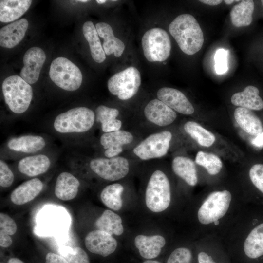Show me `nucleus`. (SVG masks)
I'll return each instance as SVG.
<instances>
[{"label": "nucleus", "instance_id": "obj_12", "mask_svg": "<svg viewBox=\"0 0 263 263\" xmlns=\"http://www.w3.org/2000/svg\"><path fill=\"white\" fill-rule=\"evenodd\" d=\"M85 244L91 253L106 257L116 249L117 243L112 235L102 230H95L85 237Z\"/></svg>", "mask_w": 263, "mask_h": 263}, {"label": "nucleus", "instance_id": "obj_51", "mask_svg": "<svg viewBox=\"0 0 263 263\" xmlns=\"http://www.w3.org/2000/svg\"><path fill=\"white\" fill-rule=\"evenodd\" d=\"M261 3H262V6H263V0H262L261 1Z\"/></svg>", "mask_w": 263, "mask_h": 263}, {"label": "nucleus", "instance_id": "obj_39", "mask_svg": "<svg viewBox=\"0 0 263 263\" xmlns=\"http://www.w3.org/2000/svg\"><path fill=\"white\" fill-rule=\"evenodd\" d=\"M17 226L15 221L7 214L0 213V231H3L9 235L15 234Z\"/></svg>", "mask_w": 263, "mask_h": 263}, {"label": "nucleus", "instance_id": "obj_20", "mask_svg": "<svg viewBox=\"0 0 263 263\" xmlns=\"http://www.w3.org/2000/svg\"><path fill=\"white\" fill-rule=\"evenodd\" d=\"M80 182L73 174L63 172L58 176L55 187L56 197L63 201L75 198L78 191Z\"/></svg>", "mask_w": 263, "mask_h": 263}, {"label": "nucleus", "instance_id": "obj_43", "mask_svg": "<svg viewBox=\"0 0 263 263\" xmlns=\"http://www.w3.org/2000/svg\"><path fill=\"white\" fill-rule=\"evenodd\" d=\"M199 1L208 5L215 6V5H219L221 3H222V0H199Z\"/></svg>", "mask_w": 263, "mask_h": 263}, {"label": "nucleus", "instance_id": "obj_9", "mask_svg": "<svg viewBox=\"0 0 263 263\" xmlns=\"http://www.w3.org/2000/svg\"><path fill=\"white\" fill-rule=\"evenodd\" d=\"M171 138V133L167 131L152 134L135 147L133 151L143 160L163 157L168 151Z\"/></svg>", "mask_w": 263, "mask_h": 263}, {"label": "nucleus", "instance_id": "obj_6", "mask_svg": "<svg viewBox=\"0 0 263 263\" xmlns=\"http://www.w3.org/2000/svg\"><path fill=\"white\" fill-rule=\"evenodd\" d=\"M141 43L144 55L150 62H163L170 56V39L163 29L153 28L148 30L143 35Z\"/></svg>", "mask_w": 263, "mask_h": 263}, {"label": "nucleus", "instance_id": "obj_27", "mask_svg": "<svg viewBox=\"0 0 263 263\" xmlns=\"http://www.w3.org/2000/svg\"><path fill=\"white\" fill-rule=\"evenodd\" d=\"M174 172L191 186H195L198 177L195 165L191 159L184 156H177L172 162Z\"/></svg>", "mask_w": 263, "mask_h": 263}, {"label": "nucleus", "instance_id": "obj_31", "mask_svg": "<svg viewBox=\"0 0 263 263\" xmlns=\"http://www.w3.org/2000/svg\"><path fill=\"white\" fill-rule=\"evenodd\" d=\"M122 222V219L118 214L110 210H106L96 220L95 225L98 230L112 235L119 236L124 231Z\"/></svg>", "mask_w": 263, "mask_h": 263}, {"label": "nucleus", "instance_id": "obj_42", "mask_svg": "<svg viewBox=\"0 0 263 263\" xmlns=\"http://www.w3.org/2000/svg\"><path fill=\"white\" fill-rule=\"evenodd\" d=\"M198 263H217L211 256L204 252H201L198 255Z\"/></svg>", "mask_w": 263, "mask_h": 263}, {"label": "nucleus", "instance_id": "obj_40", "mask_svg": "<svg viewBox=\"0 0 263 263\" xmlns=\"http://www.w3.org/2000/svg\"><path fill=\"white\" fill-rule=\"evenodd\" d=\"M45 263H68V262L60 255L49 252L46 256Z\"/></svg>", "mask_w": 263, "mask_h": 263}, {"label": "nucleus", "instance_id": "obj_13", "mask_svg": "<svg viewBox=\"0 0 263 263\" xmlns=\"http://www.w3.org/2000/svg\"><path fill=\"white\" fill-rule=\"evenodd\" d=\"M158 99L172 110L183 114L189 115L194 109L184 94L180 91L170 87H163L157 92Z\"/></svg>", "mask_w": 263, "mask_h": 263}, {"label": "nucleus", "instance_id": "obj_3", "mask_svg": "<svg viewBox=\"0 0 263 263\" xmlns=\"http://www.w3.org/2000/svg\"><path fill=\"white\" fill-rule=\"evenodd\" d=\"M95 120V114L91 109L79 107L58 114L54 122V128L62 133H80L89 131Z\"/></svg>", "mask_w": 263, "mask_h": 263}, {"label": "nucleus", "instance_id": "obj_8", "mask_svg": "<svg viewBox=\"0 0 263 263\" xmlns=\"http://www.w3.org/2000/svg\"><path fill=\"white\" fill-rule=\"evenodd\" d=\"M231 200V194L226 190L211 193L198 211L199 222L207 225L219 220L226 213Z\"/></svg>", "mask_w": 263, "mask_h": 263}, {"label": "nucleus", "instance_id": "obj_5", "mask_svg": "<svg viewBox=\"0 0 263 263\" xmlns=\"http://www.w3.org/2000/svg\"><path fill=\"white\" fill-rule=\"evenodd\" d=\"M49 76L56 85L68 91L77 90L82 81V75L78 67L64 57H58L52 61Z\"/></svg>", "mask_w": 263, "mask_h": 263}, {"label": "nucleus", "instance_id": "obj_4", "mask_svg": "<svg viewBox=\"0 0 263 263\" xmlns=\"http://www.w3.org/2000/svg\"><path fill=\"white\" fill-rule=\"evenodd\" d=\"M171 192L169 180L160 170L155 171L148 182L145 193L146 204L154 212L166 209L170 202Z\"/></svg>", "mask_w": 263, "mask_h": 263}, {"label": "nucleus", "instance_id": "obj_1", "mask_svg": "<svg viewBox=\"0 0 263 263\" xmlns=\"http://www.w3.org/2000/svg\"><path fill=\"white\" fill-rule=\"evenodd\" d=\"M169 30L181 50L187 55H194L202 47L203 33L198 21L191 15H179L170 23Z\"/></svg>", "mask_w": 263, "mask_h": 263}, {"label": "nucleus", "instance_id": "obj_37", "mask_svg": "<svg viewBox=\"0 0 263 263\" xmlns=\"http://www.w3.org/2000/svg\"><path fill=\"white\" fill-rule=\"evenodd\" d=\"M227 50L223 48L218 49L214 55L215 69L216 73L222 75L226 72L228 70L227 65Z\"/></svg>", "mask_w": 263, "mask_h": 263}, {"label": "nucleus", "instance_id": "obj_47", "mask_svg": "<svg viewBox=\"0 0 263 263\" xmlns=\"http://www.w3.org/2000/svg\"><path fill=\"white\" fill-rule=\"evenodd\" d=\"M143 263H161L157 261L148 260L144 261Z\"/></svg>", "mask_w": 263, "mask_h": 263}, {"label": "nucleus", "instance_id": "obj_10", "mask_svg": "<svg viewBox=\"0 0 263 263\" xmlns=\"http://www.w3.org/2000/svg\"><path fill=\"white\" fill-rule=\"evenodd\" d=\"M90 167L98 176L110 181L124 178L129 171L128 160L121 156L94 158L90 161Z\"/></svg>", "mask_w": 263, "mask_h": 263}, {"label": "nucleus", "instance_id": "obj_17", "mask_svg": "<svg viewBox=\"0 0 263 263\" xmlns=\"http://www.w3.org/2000/svg\"><path fill=\"white\" fill-rule=\"evenodd\" d=\"M43 187V184L39 179H30L13 190L10 195V200L17 205L26 204L35 199L40 193Z\"/></svg>", "mask_w": 263, "mask_h": 263}, {"label": "nucleus", "instance_id": "obj_22", "mask_svg": "<svg viewBox=\"0 0 263 263\" xmlns=\"http://www.w3.org/2000/svg\"><path fill=\"white\" fill-rule=\"evenodd\" d=\"M232 104L250 110H260L263 108V100L259 95L257 87L249 85L242 92L235 93L231 98Z\"/></svg>", "mask_w": 263, "mask_h": 263}, {"label": "nucleus", "instance_id": "obj_46", "mask_svg": "<svg viewBox=\"0 0 263 263\" xmlns=\"http://www.w3.org/2000/svg\"><path fill=\"white\" fill-rule=\"evenodd\" d=\"M241 1L240 0H224V2L226 4H230L234 2H238Z\"/></svg>", "mask_w": 263, "mask_h": 263}, {"label": "nucleus", "instance_id": "obj_11", "mask_svg": "<svg viewBox=\"0 0 263 263\" xmlns=\"http://www.w3.org/2000/svg\"><path fill=\"white\" fill-rule=\"evenodd\" d=\"M45 59V53L41 48L38 47L29 48L23 56L24 66L20 71V77L29 84L36 83Z\"/></svg>", "mask_w": 263, "mask_h": 263}, {"label": "nucleus", "instance_id": "obj_19", "mask_svg": "<svg viewBox=\"0 0 263 263\" xmlns=\"http://www.w3.org/2000/svg\"><path fill=\"white\" fill-rule=\"evenodd\" d=\"M166 244L165 238L160 235H138L134 239V244L140 255L147 259L157 257Z\"/></svg>", "mask_w": 263, "mask_h": 263}, {"label": "nucleus", "instance_id": "obj_28", "mask_svg": "<svg viewBox=\"0 0 263 263\" xmlns=\"http://www.w3.org/2000/svg\"><path fill=\"white\" fill-rule=\"evenodd\" d=\"M82 31L89 43L92 57L97 63L103 62L106 59L105 53L93 23L91 21L85 22L82 26Z\"/></svg>", "mask_w": 263, "mask_h": 263}, {"label": "nucleus", "instance_id": "obj_38", "mask_svg": "<svg viewBox=\"0 0 263 263\" xmlns=\"http://www.w3.org/2000/svg\"><path fill=\"white\" fill-rule=\"evenodd\" d=\"M14 179L13 172L2 160L0 161V186L7 188L12 185Z\"/></svg>", "mask_w": 263, "mask_h": 263}, {"label": "nucleus", "instance_id": "obj_7", "mask_svg": "<svg viewBox=\"0 0 263 263\" xmlns=\"http://www.w3.org/2000/svg\"><path fill=\"white\" fill-rule=\"evenodd\" d=\"M141 83L140 72L131 66L119 72L109 78L107 87L110 92L122 100L133 97L139 90Z\"/></svg>", "mask_w": 263, "mask_h": 263}, {"label": "nucleus", "instance_id": "obj_34", "mask_svg": "<svg viewBox=\"0 0 263 263\" xmlns=\"http://www.w3.org/2000/svg\"><path fill=\"white\" fill-rule=\"evenodd\" d=\"M195 162L204 167L212 175L219 173L223 166L221 159L217 155L202 151L197 153Z\"/></svg>", "mask_w": 263, "mask_h": 263}, {"label": "nucleus", "instance_id": "obj_49", "mask_svg": "<svg viewBox=\"0 0 263 263\" xmlns=\"http://www.w3.org/2000/svg\"><path fill=\"white\" fill-rule=\"evenodd\" d=\"M76 2H81L84 3V2H89V0H76Z\"/></svg>", "mask_w": 263, "mask_h": 263}, {"label": "nucleus", "instance_id": "obj_35", "mask_svg": "<svg viewBox=\"0 0 263 263\" xmlns=\"http://www.w3.org/2000/svg\"><path fill=\"white\" fill-rule=\"evenodd\" d=\"M58 251L68 263H90L87 254L80 247L62 246Z\"/></svg>", "mask_w": 263, "mask_h": 263}, {"label": "nucleus", "instance_id": "obj_33", "mask_svg": "<svg viewBox=\"0 0 263 263\" xmlns=\"http://www.w3.org/2000/svg\"><path fill=\"white\" fill-rule=\"evenodd\" d=\"M184 128L185 132L201 146L208 147L215 142L214 135L195 122H186Z\"/></svg>", "mask_w": 263, "mask_h": 263}, {"label": "nucleus", "instance_id": "obj_15", "mask_svg": "<svg viewBox=\"0 0 263 263\" xmlns=\"http://www.w3.org/2000/svg\"><path fill=\"white\" fill-rule=\"evenodd\" d=\"M133 140L132 134L124 130L104 133L100 137V142L106 150L105 156L107 158L117 156L123 151L122 146Z\"/></svg>", "mask_w": 263, "mask_h": 263}, {"label": "nucleus", "instance_id": "obj_26", "mask_svg": "<svg viewBox=\"0 0 263 263\" xmlns=\"http://www.w3.org/2000/svg\"><path fill=\"white\" fill-rule=\"evenodd\" d=\"M44 138L40 136L24 135L10 139L8 148L13 150L24 153H34L45 146Z\"/></svg>", "mask_w": 263, "mask_h": 263}, {"label": "nucleus", "instance_id": "obj_21", "mask_svg": "<svg viewBox=\"0 0 263 263\" xmlns=\"http://www.w3.org/2000/svg\"><path fill=\"white\" fill-rule=\"evenodd\" d=\"M51 161L44 154L29 156L21 159L18 163L20 172L30 177L38 176L46 172L50 168Z\"/></svg>", "mask_w": 263, "mask_h": 263}, {"label": "nucleus", "instance_id": "obj_50", "mask_svg": "<svg viewBox=\"0 0 263 263\" xmlns=\"http://www.w3.org/2000/svg\"><path fill=\"white\" fill-rule=\"evenodd\" d=\"M214 223L215 225H217L219 224V220L216 221L214 222Z\"/></svg>", "mask_w": 263, "mask_h": 263}, {"label": "nucleus", "instance_id": "obj_48", "mask_svg": "<svg viewBox=\"0 0 263 263\" xmlns=\"http://www.w3.org/2000/svg\"><path fill=\"white\" fill-rule=\"evenodd\" d=\"M107 1L106 0H96V2L99 4H103Z\"/></svg>", "mask_w": 263, "mask_h": 263}, {"label": "nucleus", "instance_id": "obj_2", "mask_svg": "<svg viewBox=\"0 0 263 263\" xmlns=\"http://www.w3.org/2000/svg\"><path fill=\"white\" fill-rule=\"evenodd\" d=\"M5 102L13 113H22L28 109L33 98V90L20 76L11 75L2 84Z\"/></svg>", "mask_w": 263, "mask_h": 263}, {"label": "nucleus", "instance_id": "obj_45", "mask_svg": "<svg viewBox=\"0 0 263 263\" xmlns=\"http://www.w3.org/2000/svg\"><path fill=\"white\" fill-rule=\"evenodd\" d=\"M8 263H24V262L18 258H12L9 260Z\"/></svg>", "mask_w": 263, "mask_h": 263}, {"label": "nucleus", "instance_id": "obj_30", "mask_svg": "<svg viewBox=\"0 0 263 263\" xmlns=\"http://www.w3.org/2000/svg\"><path fill=\"white\" fill-rule=\"evenodd\" d=\"M254 9V3L252 0H242L234 5L230 13L232 24L236 27L249 26L253 20Z\"/></svg>", "mask_w": 263, "mask_h": 263}, {"label": "nucleus", "instance_id": "obj_29", "mask_svg": "<svg viewBox=\"0 0 263 263\" xmlns=\"http://www.w3.org/2000/svg\"><path fill=\"white\" fill-rule=\"evenodd\" d=\"M119 111L116 108L100 105L95 110L96 119L101 123L102 130L105 133L120 130L122 122L116 119Z\"/></svg>", "mask_w": 263, "mask_h": 263}, {"label": "nucleus", "instance_id": "obj_44", "mask_svg": "<svg viewBox=\"0 0 263 263\" xmlns=\"http://www.w3.org/2000/svg\"><path fill=\"white\" fill-rule=\"evenodd\" d=\"M253 143L258 146L263 144V132L257 136L256 138L253 141Z\"/></svg>", "mask_w": 263, "mask_h": 263}, {"label": "nucleus", "instance_id": "obj_24", "mask_svg": "<svg viewBox=\"0 0 263 263\" xmlns=\"http://www.w3.org/2000/svg\"><path fill=\"white\" fill-rule=\"evenodd\" d=\"M31 0H1L0 1V21L9 22L17 20L29 8Z\"/></svg>", "mask_w": 263, "mask_h": 263}, {"label": "nucleus", "instance_id": "obj_41", "mask_svg": "<svg viewBox=\"0 0 263 263\" xmlns=\"http://www.w3.org/2000/svg\"><path fill=\"white\" fill-rule=\"evenodd\" d=\"M12 239L10 235L0 231V245L2 247H8L12 244Z\"/></svg>", "mask_w": 263, "mask_h": 263}, {"label": "nucleus", "instance_id": "obj_32", "mask_svg": "<svg viewBox=\"0 0 263 263\" xmlns=\"http://www.w3.org/2000/svg\"><path fill=\"white\" fill-rule=\"evenodd\" d=\"M124 190L122 185L114 183L105 187L100 194L102 203L109 208L113 210H119L122 207L121 194Z\"/></svg>", "mask_w": 263, "mask_h": 263}, {"label": "nucleus", "instance_id": "obj_16", "mask_svg": "<svg viewBox=\"0 0 263 263\" xmlns=\"http://www.w3.org/2000/svg\"><path fill=\"white\" fill-rule=\"evenodd\" d=\"M28 21L25 18L7 25L0 30V45L13 48L23 38L28 29Z\"/></svg>", "mask_w": 263, "mask_h": 263}, {"label": "nucleus", "instance_id": "obj_14", "mask_svg": "<svg viewBox=\"0 0 263 263\" xmlns=\"http://www.w3.org/2000/svg\"><path fill=\"white\" fill-rule=\"evenodd\" d=\"M144 115L149 121L161 127L171 124L177 117L175 111L158 99H152L146 105Z\"/></svg>", "mask_w": 263, "mask_h": 263}, {"label": "nucleus", "instance_id": "obj_18", "mask_svg": "<svg viewBox=\"0 0 263 263\" xmlns=\"http://www.w3.org/2000/svg\"><path fill=\"white\" fill-rule=\"evenodd\" d=\"M95 28L100 37L104 39L103 48L105 54H112L116 57H120L125 50L123 42L115 37L112 27L105 22H98Z\"/></svg>", "mask_w": 263, "mask_h": 263}, {"label": "nucleus", "instance_id": "obj_25", "mask_svg": "<svg viewBox=\"0 0 263 263\" xmlns=\"http://www.w3.org/2000/svg\"><path fill=\"white\" fill-rule=\"evenodd\" d=\"M257 223L248 234L244 244L245 254L251 259L263 256V222L257 225Z\"/></svg>", "mask_w": 263, "mask_h": 263}, {"label": "nucleus", "instance_id": "obj_36", "mask_svg": "<svg viewBox=\"0 0 263 263\" xmlns=\"http://www.w3.org/2000/svg\"><path fill=\"white\" fill-rule=\"evenodd\" d=\"M191 258V252L188 248L180 247L172 252L167 263H190Z\"/></svg>", "mask_w": 263, "mask_h": 263}, {"label": "nucleus", "instance_id": "obj_23", "mask_svg": "<svg viewBox=\"0 0 263 263\" xmlns=\"http://www.w3.org/2000/svg\"><path fill=\"white\" fill-rule=\"evenodd\" d=\"M237 124L248 134L258 136L263 132V124L260 118L250 110L238 107L234 113Z\"/></svg>", "mask_w": 263, "mask_h": 263}]
</instances>
